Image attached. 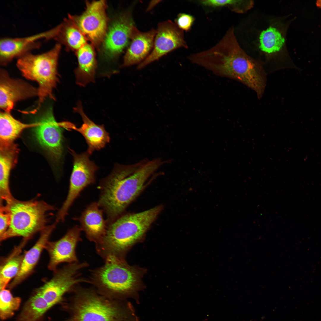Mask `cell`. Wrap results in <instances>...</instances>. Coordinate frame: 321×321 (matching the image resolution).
I'll use <instances>...</instances> for the list:
<instances>
[{"label": "cell", "instance_id": "4fadbf2b", "mask_svg": "<svg viewBox=\"0 0 321 321\" xmlns=\"http://www.w3.org/2000/svg\"><path fill=\"white\" fill-rule=\"evenodd\" d=\"M35 123L34 133L39 144L55 158L60 159L63 151L62 127L55 120L52 108H48Z\"/></svg>", "mask_w": 321, "mask_h": 321}, {"label": "cell", "instance_id": "277c9868", "mask_svg": "<svg viewBox=\"0 0 321 321\" xmlns=\"http://www.w3.org/2000/svg\"><path fill=\"white\" fill-rule=\"evenodd\" d=\"M163 209L162 205L119 216L108 224L102 241L95 245L104 260L109 257L124 259L128 250L145 235Z\"/></svg>", "mask_w": 321, "mask_h": 321}, {"label": "cell", "instance_id": "8992f818", "mask_svg": "<svg viewBox=\"0 0 321 321\" xmlns=\"http://www.w3.org/2000/svg\"><path fill=\"white\" fill-rule=\"evenodd\" d=\"M61 45L57 43L50 50L34 54L29 52L18 59L16 65L22 75L38 84V103L28 113H35L47 98L54 100L53 90L59 81L58 63Z\"/></svg>", "mask_w": 321, "mask_h": 321}, {"label": "cell", "instance_id": "f546056e", "mask_svg": "<svg viewBox=\"0 0 321 321\" xmlns=\"http://www.w3.org/2000/svg\"><path fill=\"white\" fill-rule=\"evenodd\" d=\"M192 15L185 13L179 14L175 21V23L183 31H189L195 21Z\"/></svg>", "mask_w": 321, "mask_h": 321}, {"label": "cell", "instance_id": "2e32d148", "mask_svg": "<svg viewBox=\"0 0 321 321\" xmlns=\"http://www.w3.org/2000/svg\"><path fill=\"white\" fill-rule=\"evenodd\" d=\"M38 89L19 79L12 78L5 70L0 71V108L10 113L15 103L37 95Z\"/></svg>", "mask_w": 321, "mask_h": 321}, {"label": "cell", "instance_id": "5bb4252c", "mask_svg": "<svg viewBox=\"0 0 321 321\" xmlns=\"http://www.w3.org/2000/svg\"><path fill=\"white\" fill-rule=\"evenodd\" d=\"M58 25L54 28L31 36L21 37H4L0 40V63L7 64L14 59L18 58L30 51L40 47L39 40L54 38L59 29Z\"/></svg>", "mask_w": 321, "mask_h": 321}, {"label": "cell", "instance_id": "1f68e13d", "mask_svg": "<svg viewBox=\"0 0 321 321\" xmlns=\"http://www.w3.org/2000/svg\"><path fill=\"white\" fill-rule=\"evenodd\" d=\"M316 4L317 6L321 9V0L317 1Z\"/></svg>", "mask_w": 321, "mask_h": 321}, {"label": "cell", "instance_id": "d4e9b609", "mask_svg": "<svg viewBox=\"0 0 321 321\" xmlns=\"http://www.w3.org/2000/svg\"><path fill=\"white\" fill-rule=\"evenodd\" d=\"M35 122L23 123L14 118L10 113L1 112L0 113V146L12 144L13 141L25 129L34 127Z\"/></svg>", "mask_w": 321, "mask_h": 321}, {"label": "cell", "instance_id": "d6986e66", "mask_svg": "<svg viewBox=\"0 0 321 321\" xmlns=\"http://www.w3.org/2000/svg\"><path fill=\"white\" fill-rule=\"evenodd\" d=\"M156 30L142 32L135 26L132 31L131 43L124 56L123 67L140 64L149 56L153 49Z\"/></svg>", "mask_w": 321, "mask_h": 321}, {"label": "cell", "instance_id": "30bf717a", "mask_svg": "<svg viewBox=\"0 0 321 321\" xmlns=\"http://www.w3.org/2000/svg\"><path fill=\"white\" fill-rule=\"evenodd\" d=\"M106 5L104 0L88 1L81 14L68 16L87 40L97 48L103 42L108 30Z\"/></svg>", "mask_w": 321, "mask_h": 321}, {"label": "cell", "instance_id": "44dd1931", "mask_svg": "<svg viewBox=\"0 0 321 321\" xmlns=\"http://www.w3.org/2000/svg\"><path fill=\"white\" fill-rule=\"evenodd\" d=\"M56 223L46 226L40 232V237L35 244L24 254L20 270L17 276L8 285L12 289L21 283L32 272L39 259L41 253L46 245Z\"/></svg>", "mask_w": 321, "mask_h": 321}, {"label": "cell", "instance_id": "8fae6325", "mask_svg": "<svg viewBox=\"0 0 321 321\" xmlns=\"http://www.w3.org/2000/svg\"><path fill=\"white\" fill-rule=\"evenodd\" d=\"M73 157V167L71 174L69 189L66 198L58 211L62 217L68 214L69 209L80 193L95 181V173L98 167L89 158L87 152L78 154L71 150Z\"/></svg>", "mask_w": 321, "mask_h": 321}, {"label": "cell", "instance_id": "7c38bea8", "mask_svg": "<svg viewBox=\"0 0 321 321\" xmlns=\"http://www.w3.org/2000/svg\"><path fill=\"white\" fill-rule=\"evenodd\" d=\"M184 31L170 20L160 23L156 30L153 47L149 56L137 67L140 70L169 52L180 48L188 49Z\"/></svg>", "mask_w": 321, "mask_h": 321}, {"label": "cell", "instance_id": "f1b7e54d", "mask_svg": "<svg viewBox=\"0 0 321 321\" xmlns=\"http://www.w3.org/2000/svg\"><path fill=\"white\" fill-rule=\"evenodd\" d=\"M11 221V215L7 206L0 202V237L8 228Z\"/></svg>", "mask_w": 321, "mask_h": 321}, {"label": "cell", "instance_id": "ba28073f", "mask_svg": "<svg viewBox=\"0 0 321 321\" xmlns=\"http://www.w3.org/2000/svg\"><path fill=\"white\" fill-rule=\"evenodd\" d=\"M291 22L279 18H271L259 30L254 28L251 35L252 36V47L257 54L267 61L283 57L291 60L286 43L287 32Z\"/></svg>", "mask_w": 321, "mask_h": 321}, {"label": "cell", "instance_id": "7402d4cb", "mask_svg": "<svg viewBox=\"0 0 321 321\" xmlns=\"http://www.w3.org/2000/svg\"><path fill=\"white\" fill-rule=\"evenodd\" d=\"M93 46L87 43L76 51L78 64L74 73L76 84L81 86L95 81L97 66Z\"/></svg>", "mask_w": 321, "mask_h": 321}, {"label": "cell", "instance_id": "ac0fdd59", "mask_svg": "<svg viewBox=\"0 0 321 321\" xmlns=\"http://www.w3.org/2000/svg\"><path fill=\"white\" fill-rule=\"evenodd\" d=\"M73 110L81 117L83 123L80 127L77 128L74 124L69 122L67 129L75 130L83 136L87 144V152L89 154L95 150L104 147L109 142L110 138L104 126L96 124L88 117L84 111L80 101L77 103Z\"/></svg>", "mask_w": 321, "mask_h": 321}, {"label": "cell", "instance_id": "5b68a950", "mask_svg": "<svg viewBox=\"0 0 321 321\" xmlns=\"http://www.w3.org/2000/svg\"><path fill=\"white\" fill-rule=\"evenodd\" d=\"M102 266L92 270L89 280L100 294L111 299L130 298L139 303L138 292L143 288L142 269L131 266L124 259L110 257Z\"/></svg>", "mask_w": 321, "mask_h": 321}, {"label": "cell", "instance_id": "484cf974", "mask_svg": "<svg viewBox=\"0 0 321 321\" xmlns=\"http://www.w3.org/2000/svg\"><path fill=\"white\" fill-rule=\"evenodd\" d=\"M26 241L15 248L8 257L2 262L0 266V290L6 289L9 283L18 274L21 266L24 254H21V250Z\"/></svg>", "mask_w": 321, "mask_h": 321}, {"label": "cell", "instance_id": "4dcf8cb0", "mask_svg": "<svg viewBox=\"0 0 321 321\" xmlns=\"http://www.w3.org/2000/svg\"><path fill=\"white\" fill-rule=\"evenodd\" d=\"M156 1L155 2H152H152H151L150 3V4H149V6L148 7V8L147 9V10H150V9H152V8L153 7H154L155 6V5L156 4H157L159 2H157V1Z\"/></svg>", "mask_w": 321, "mask_h": 321}, {"label": "cell", "instance_id": "7a4b0ae2", "mask_svg": "<svg viewBox=\"0 0 321 321\" xmlns=\"http://www.w3.org/2000/svg\"><path fill=\"white\" fill-rule=\"evenodd\" d=\"M209 59L208 69L241 82L261 97L266 82L263 64L246 53L235 36L224 38L213 46Z\"/></svg>", "mask_w": 321, "mask_h": 321}, {"label": "cell", "instance_id": "9c48e42d", "mask_svg": "<svg viewBox=\"0 0 321 321\" xmlns=\"http://www.w3.org/2000/svg\"><path fill=\"white\" fill-rule=\"evenodd\" d=\"M86 262L68 264L54 272L52 278L35 291L51 306L62 301L64 295L71 292L81 283H90L89 280L81 276V271L87 267Z\"/></svg>", "mask_w": 321, "mask_h": 321}, {"label": "cell", "instance_id": "83f0119b", "mask_svg": "<svg viewBox=\"0 0 321 321\" xmlns=\"http://www.w3.org/2000/svg\"><path fill=\"white\" fill-rule=\"evenodd\" d=\"M21 300L18 297H14L10 290H0V317L5 320L12 316L19 308Z\"/></svg>", "mask_w": 321, "mask_h": 321}, {"label": "cell", "instance_id": "4316f807", "mask_svg": "<svg viewBox=\"0 0 321 321\" xmlns=\"http://www.w3.org/2000/svg\"><path fill=\"white\" fill-rule=\"evenodd\" d=\"M51 306L35 291L24 304L16 321H40Z\"/></svg>", "mask_w": 321, "mask_h": 321}, {"label": "cell", "instance_id": "6da1fadb", "mask_svg": "<svg viewBox=\"0 0 321 321\" xmlns=\"http://www.w3.org/2000/svg\"><path fill=\"white\" fill-rule=\"evenodd\" d=\"M165 162L157 158L115 165L111 173L101 181L98 202L106 214L108 224L120 216Z\"/></svg>", "mask_w": 321, "mask_h": 321}, {"label": "cell", "instance_id": "52a82bcc", "mask_svg": "<svg viewBox=\"0 0 321 321\" xmlns=\"http://www.w3.org/2000/svg\"><path fill=\"white\" fill-rule=\"evenodd\" d=\"M10 213V225L1 237L2 241L15 237L28 240L47 226L54 207L42 200L21 201L13 198L6 202Z\"/></svg>", "mask_w": 321, "mask_h": 321}, {"label": "cell", "instance_id": "9a60e30c", "mask_svg": "<svg viewBox=\"0 0 321 321\" xmlns=\"http://www.w3.org/2000/svg\"><path fill=\"white\" fill-rule=\"evenodd\" d=\"M81 231L80 226H75L59 240L48 242L45 249L49 257L48 266L49 270L54 272L58 266L62 263L70 264L79 262L76 248L78 243L82 240Z\"/></svg>", "mask_w": 321, "mask_h": 321}, {"label": "cell", "instance_id": "e0dca14e", "mask_svg": "<svg viewBox=\"0 0 321 321\" xmlns=\"http://www.w3.org/2000/svg\"><path fill=\"white\" fill-rule=\"evenodd\" d=\"M134 26L130 12L122 14L112 22L103 42L104 51L108 56L114 57L122 51L130 40Z\"/></svg>", "mask_w": 321, "mask_h": 321}, {"label": "cell", "instance_id": "3957f363", "mask_svg": "<svg viewBox=\"0 0 321 321\" xmlns=\"http://www.w3.org/2000/svg\"><path fill=\"white\" fill-rule=\"evenodd\" d=\"M62 309L69 314L64 321H139L131 303L111 299L95 289L76 286Z\"/></svg>", "mask_w": 321, "mask_h": 321}, {"label": "cell", "instance_id": "603a6c76", "mask_svg": "<svg viewBox=\"0 0 321 321\" xmlns=\"http://www.w3.org/2000/svg\"><path fill=\"white\" fill-rule=\"evenodd\" d=\"M16 148L12 145L0 147V201L8 202L12 199L9 186L11 170L15 159Z\"/></svg>", "mask_w": 321, "mask_h": 321}, {"label": "cell", "instance_id": "cb8c5ba5", "mask_svg": "<svg viewBox=\"0 0 321 321\" xmlns=\"http://www.w3.org/2000/svg\"><path fill=\"white\" fill-rule=\"evenodd\" d=\"M57 32L54 39L63 44L68 50L76 51L87 43V39L68 17L59 25Z\"/></svg>", "mask_w": 321, "mask_h": 321}, {"label": "cell", "instance_id": "ffe728a7", "mask_svg": "<svg viewBox=\"0 0 321 321\" xmlns=\"http://www.w3.org/2000/svg\"><path fill=\"white\" fill-rule=\"evenodd\" d=\"M102 209L98 203L93 202L87 207L79 217L74 218L80 222V228L87 239L97 244L101 242L107 229V222L103 218Z\"/></svg>", "mask_w": 321, "mask_h": 321}]
</instances>
